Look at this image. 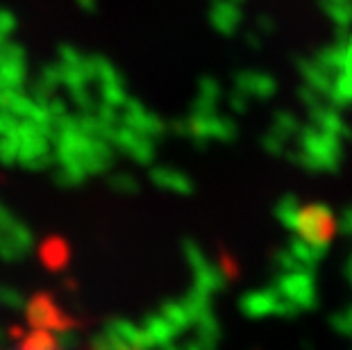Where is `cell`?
Masks as SVG:
<instances>
[{
	"label": "cell",
	"mask_w": 352,
	"mask_h": 350,
	"mask_svg": "<svg viewBox=\"0 0 352 350\" xmlns=\"http://www.w3.org/2000/svg\"><path fill=\"white\" fill-rule=\"evenodd\" d=\"M14 350H66V348L59 344L52 332L34 330V332H30L28 337L21 341V346H16Z\"/></svg>",
	"instance_id": "cell-1"
}]
</instances>
